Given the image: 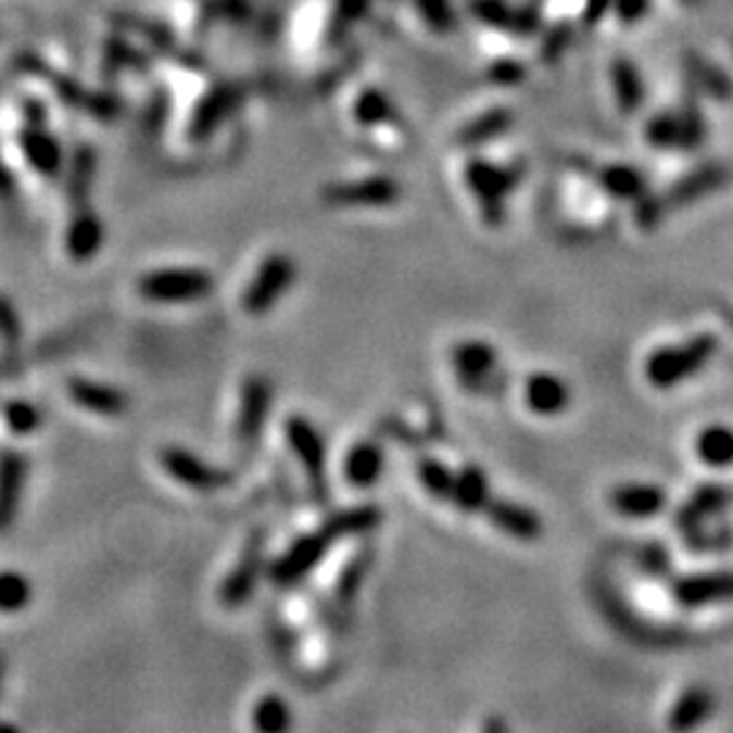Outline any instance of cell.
Here are the masks:
<instances>
[{
  "label": "cell",
  "mask_w": 733,
  "mask_h": 733,
  "mask_svg": "<svg viewBox=\"0 0 733 733\" xmlns=\"http://www.w3.org/2000/svg\"><path fill=\"white\" fill-rule=\"evenodd\" d=\"M715 347L717 342L711 334H698L690 342H682V345L657 347L646 362V378L655 389H673L684 378L698 372L711 358Z\"/></svg>",
  "instance_id": "cell-1"
},
{
  "label": "cell",
  "mask_w": 733,
  "mask_h": 733,
  "mask_svg": "<svg viewBox=\"0 0 733 733\" xmlns=\"http://www.w3.org/2000/svg\"><path fill=\"white\" fill-rule=\"evenodd\" d=\"M212 277L204 269H155L139 280V296L155 304H190L212 293Z\"/></svg>",
  "instance_id": "cell-2"
},
{
  "label": "cell",
  "mask_w": 733,
  "mask_h": 733,
  "mask_svg": "<svg viewBox=\"0 0 733 733\" xmlns=\"http://www.w3.org/2000/svg\"><path fill=\"white\" fill-rule=\"evenodd\" d=\"M334 541H337L334 532L326 525H320L318 530L313 532H304L302 538H296V541L271 563L269 581L277 586H296L299 581L307 579V573L315 565L324 563L326 552H329V546Z\"/></svg>",
  "instance_id": "cell-3"
},
{
  "label": "cell",
  "mask_w": 733,
  "mask_h": 733,
  "mask_svg": "<svg viewBox=\"0 0 733 733\" xmlns=\"http://www.w3.org/2000/svg\"><path fill=\"white\" fill-rule=\"evenodd\" d=\"M286 440L296 459L302 462L304 476H307L313 497L318 503H326L329 497V483H326V445L315 424L304 416L286 418Z\"/></svg>",
  "instance_id": "cell-4"
},
{
  "label": "cell",
  "mask_w": 733,
  "mask_h": 733,
  "mask_svg": "<svg viewBox=\"0 0 733 733\" xmlns=\"http://www.w3.org/2000/svg\"><path fill=\"white\" fill-rule=\"evenodd\" d=\"M264 546L266 535L258 527V530L250 532L237 565H233V568L228 570L226 579H223L220 592H217L223 608H242L244 603L253 597L255 586H258L261 581V573H264Z\"/></svg>",
  "instance_id": "cell-5"
},
{
  "label": "cell",
  "mask_w": 733,
  "mask_h": 733,
  "mask_svg": "<svg viewBox=\"0 0 733 733\" xmlns=\"http://www.w3.org/2000/svg\"><path fill=\"white\" fill-rule=\"evenodd\" d=\"M296 280V264L288 255L275 253L264 258L253 280L248 282L242 293V309L248 315H264L275 307L288 291V286Z\"/></svg>",
  "instance_id": "cell-6"
},
{
  "label": "cell",
  "mask_w": 733,
  "mask_h": 733,
  "mask_svg": "<svg viewBox=\"0 0 733 733\" xmlns=\"http://www.w3.org/2000/svg\"><path fill=\"white\" fill-rule=\"evenodd\" d=\"M161 467L174 481L201 494L220 492L223 486L233 481L231 472L217 465H210V462H204L199 454L182 448V445H166L161 451Z\"/></svg>",
  "instance_id": "cell-7"
},
{
  "label": "cell",
  "mask_w": 733,
  "mask_h": 733,
  "mask_svg": "<svg viewBox=\"0 0 733 733\" xmlns=\"http://www.w3.org/2000/svg\"><path fill=\"white\" fill-rule=\"evenodd\" d=\"M271 383L264 375H250L242 386V396H239V413H237V438L239 443L253 445L264 432L266 416L271 407Z\"/></svg>",
  "instance_id": "cell-8"
},
{
  "label": "cell",
  "mask_w": 733,
  "mask_h": 733,
  "mask_svg": "<svg viewBox=\"0 0 733 733\" xmlns=\"http://www.w3.org/2000/svg\"><path fill=\"white\" fill-rule=\"evenodd\" d=\"M27 459L20 451H3L0 454V535L14 527L20 516L22 494L27 481Z\"/></svg>",
  "instance_id": "cell-9"
},
{
  "label": "cell",
  "mask_w": 733,
  "mask_h": 733,
  "mask_svg": "<svg viewBox=\"0 0 733 733\" xmlns=\"http://www.w3.org/2000/svg\"><path fill=\"white\" fill-rule=\"evenodd\" d=\"M68 396L85 410L96 413V416L117 418L128 410V394L114 386L96 383L87 378H71L68 380Z\"/></svg>",
  "instance_id": "cell-10"
},
{
  "label": "cell",
  "mask_w": 733,
  "mask_h": 733,
  "mask_svg": "<svg viewBox=\"0 0 733 733\" xmlns=\"http://www.w3.org/2000/svg\"><path fill=\"white\" fill-rule=\"evenodd\" d=\"M673 595L682 606L698 608L709 606V603L733 601V573H700L687 576V579L677 581Z\"/></svg>",
  "instance_id": "cell-11"
},
{
  "label": "cell",
  "mask_w": 733,
  "mask_h": 733,
  "mask_svg": "<svg viewBox=\"0 0 733 733\" xmlns=\"http://www.w3.org/2000/svg\"><path fill=\"white\" fill-rule=\"evenodd\" d=\"M400 190L389 177H369L362 182L334 185L326 190V199L340 206H383L396 201Z\"/></svg>",
  "instance_id": "cell-12"
},
{
  "label": "cell",
  "mask_w": 733,
  "mask_h": 733,
  "mask_svg": "<svg viewBox=\"0 0 733 733\" xmlns=\"http://www.w3.org/2000/svg\"><path fill=\"white\" fill-rule=\"evenodd\" d=\"M668 497L655 483H622L611 492V505L628 519H652L666 508Z\"/></svg>",
  "instance_id": "cell-13"
},
{
  "label": "cell",
  "mask_w": 733,
  "mask_h": 733,
  "mask_svg": "<svg viewBox=\"0 0 733 733\" xmlns=\"http://www.w3.org/2000/svg\"><path fill=\"white\" fill-rule=\"evenodd\" d=\"M483 514L492 519L494 527H500V530L510 538L535 541V538L541 535V519H538V514L519 503H510V500H489V503L483 505Z\"/></svg>",
  "instance_id": "cell-14"
},
{
  "label": "cell",
  "mask_w": 733,
  "mask_h": 733,
  "mask_svg": "<svg viewBox=\"0 0 733 733\" xmlns=\"http://www.w3.org/2000/svg\"><path fill=\"white\" fill-rule=\"evenodd\" d=\"M525 402L538 416H554L568 407L570 391L559 375L535 372L525 380Z\"/></svg>",
  "instance_id": "cell-15"
},
{
  "label": "cell",
  "mask_w": 733,
  "mask_h": 733,
  "mask_svg": "<svg viewBox=\"0 0 733 733\" xmlns=\"http://www.w3.org/2000/svg\"><path fill=\"white\" fill-rule=\"evenodd\" d=\"M715 715V695L706 687H690L673 704L668 715V725L673 733H693Z\"/></svg>",
  "instance_id": "cell-16"
},
{
  "label": "cell",
  "mask_w": 733,
  "mask_h": 733,
  "mask_svg": "<svg viewBox=\"0 0 733 733\" xmlns=\"http://www.w3.org/2000/svg\"><path fill=\"white\" fill-rule=\"evenodd\" d=\"M383 445L375 440H362L345 456V481L356 489H369L383 476Z\"/></svg>",
  "instance_id": "cell-17"
},
{
  "label": "cell",
  "mask_w": 733,
  "mask_h": 733,
  "mask_svg": "<svg viewBox=\"0 0 733 733\" xmlns=\"http://www.w3.org/2000/svg\"><path fill=\"white\" fill-rule=\"evenodd\" d=\"M494 362H497V353H494V347L486 345V342L470 340L454 347L456 372H459L462 383L465 386H476L481 383L486 375H492Z\"/></svg>",
  "instance_id": "cell-18"
},
{
  "label": "cell",
  "mask_w": 733,
  "mask_h": 733,
  "mask_svg": "<svg viewBox=\"0 0 733 733\" xmlns=\"http://www.w3.org/2000/svg\"><path fill=\"white\" fill-rule=\"evenodd\" d=\"M451 500L459 505L465 514H476L483 510L489 503V481L483 476L481 467L467 465L459 476H454V486H451Z\"/></svg>",
  "instance_id": "cell-19"
},
{
  "label": "cell",
  "mask_w": 733,
  "mask_h": 733,
  "mask_svg": "<svg viewBox=\"0 0 733 733\" xmlns=\"http://www.w3.org/2000/svg\"><path fill=\"white\" fill-rule=\"evenodd\" d=\"M101 242H103V228L96 215L85 212V215L74 217V223L68 226V233H65V248H68L71 258L87 261L90 255L98 253Z\"/></svg>",
  "instance_id": "cell-20"
},
{
  "label": "cell",
  "mask_w": 733,
  "mask_h": 733,
  "mask_svg": "<svg viewBox=\"0 0 733 733\" xmlns=\"http://www.w3.org/2000/svg\"><path fill=\"white\" fill-rule=\"evenodd\" d=\"M253 728L255 733H291L293 715L288 700L277 693H266L264 698H258L253 709Z\"/></svg>",
  "instance_id": "cell-21"
},
{
  "label": "cell",
  "mask_w": 733,
  "mask_h": 733,
  "mask_svg": "<svg viewBox=\"0 0 733 733\" xmlns=\"http://www.w3.org/2000/svg\"><path fill=\"white\" fill-rule=\"evenodd\" d=\"M324 525L334 532L337 541H342V538L362 535V532L375 530L380 525V510L375 505H353V508L329 516Z\"/></svg>",
  "instance_id": "cell-22"
},
{
  "label": "cell",
  "mask_w": 733,
  "mask_h": 733,
  "mask_svg": "<svg viewBox=\"0 0 733 733\" xmlns=\"http://www.w3.org/2000/svg\"><path fill=\"white\" fill-rule=\"evenodd\" d=\"M700 462L711 467H725L733 462V429L728 427H706L695 440Z\"/></svg>",
  "instance_id": "cell-23"
},
{
  "label": "cell",
  "mask_w": 733,
  "mask_h": 733,
  "mask_svg": "<svg viewBox=\"0 0 733 733\" xmlns=\"http://www.w3.org/2000/svg\"><path fill=\"white\" fill-rule=\"evenodd\" d=\"M725 503H728V492L722 486H700L698 492L693 494V500H690V503L679 510L677 521L682 527H687V530H693V527H698L706 516L715 514V510L722 508Z\"/></svg>",
  "instance_id": "cell-24"
},
{
  "label": "cell",
  "mask_w": 733,
  "mask_h": 733,
  "mask_svg": "<svg viewBox=\"0 0 733 733\" xmlns=\"http://www.w3.org/2000/svg\"><path fill=\"white\" fill-rule=\"evenodd\" d=\"M33 584L22 570L5 568L0 570V611L16 614L30 606Z\"/></svg>",
  "instance_id": "cell-25"
},
{
  "label": "cell",
  "mask_w": 733,
  "mask_h": 733,
  "mask_svg": "<svg viewBox=\"0 0 733 733\" xmlns=\"http://www.w3.org/2000/svg\"><path fill=\"white\" fill-rule=\"evenodd\" d=\"M470 185L483 204H500V195L508 190V174H503L494 166H472L470 168Z\"/></svg>",
  "instance_id": "cell-26"
},
{
  "label": "cell",
  "mask_w": 733,
  "mask_h": 733,
  "mask_svg": "<svg viewBox=\"0 0 733 733\" xmlns=\"http://www.w3.org/2000/svg\"><path fill=\"white\" fill-rule=\"evenodd\" d=\"M418 478H421L424 489H427L432 497L445 500L451 497V486H454V472L443 465V462L432 459V456H424L418 462Z\"/></svg>",
  "instance_id": "cell-27"
},
{
  "label": "cell",
  "mask_w": 733,
  "mask_h": 733,
  "mask_svg": "<svg viewBox=\"0 0 733 733\" xmlns=\"http://www.w3.org/2000/svg\"><path fill=\"white\" fill-rule=\"evenodd\" d=\"M3 421L9 432L14 434H33L41 429V410L25 400H14L3 407Z\"/></svg>",
  "instance_id": "cell-28"
},
{
  "label": "cell",
  "mask_w": 733,
  "mask_h": 733,
  "mask_svg": "<svg viewBox=\"0 0 733 733\" xmlns=\"http://www.w3.org/2000/svg\"><path fill=\"white\" fill-rule=\"evenodd\" d=\"M614 87H617V101L622 103L624 109H635L639 106L641 96H644V85H641L639 74H635L633 63L628 60H619L614 63Z\"/></svg>",
  "instance_id": "cell-29"
},
{
  "label": "cell",
  "mask_w": 733,
  "mask_h": 733,
  "mask_svg": "<svg viewBox=\"0 0 733 733\" xmlns=\"http://www.w3.org/2000/svg\"><path fill=\"white\" fill-rule=\"evenodd\" d=\"M25 152H27V161H30L33 166L38 168V172H43V174L58 172L60 150H58V144L49 139V136L33 130V134L27 136V141H25Z\"/></svg>",
  "instance_id": "cell-30"
},
{
  "label": "cell",
  "mask_w": 733,
  "mask_h": 733,
  "mask_svg": "<svg viewBox=\"0 0 733 733\" xmlns=\"http://www.w3.org/2000/svg\"><path fill=\"white\" fill-rule=\"evenodd\" d=\"M367 568H369V554H358L356 559H351V563L342 568V576L337 579V601L340 603H351L353 597H356L358 586H362L364 576H367Z\"/></svg>",
  "instance_id": "cell-31"
},
{
  "label": "cell",
  "mask_w": 733,
  "mask_h": 733,
  "mask_svg": "<svg viewBox=\"0 0 733 733\" xmlns=\"http://www.w3.org/2000/svg\"><path fill=\"white\" fill-rule=\"evenodd\" d=\"M603 182H606V190H611L619 199H630V195H635L641 190L639 174L628 166L608 168V172L603 174Z\"/></svg>",
  "instance_id": "cell-32"
},
{
  "label": "cell",
  "mask_w": 733,
  "mask_h": 733,
  "mask_svg": "<svg viewBox=\"0 0 733 733\" xmlns=\"http://www.w3.org/2000/svg\"><path fill=\"white\" fill-rule=\"evenodd\" d=\"M389 114L391 106L389 101H386V96H380V92H364V96L358 98L356 117L362 119V123H386Z\"/></svg>",
  "instance_id": "cell-33"
},
{
  "label": "cell",
  "mask_w": 733,
  "mask_h": 733,
  "mask_svg": "<svg viewBox=\"0 0 733 733\" xmlns=\"http://www.w3.org/2000/svg\"><path fill=\"white\" fill-rule=\"evenodd\" d=\"M20 337H22L20 315H16L14 304H11L9 299L0 296V340H5V342H11V345H14Z\"/></svg>",
  "instance_id": "cell-34"
},
{
  "label": "cell",
  "mask_w": 733,
  "mask_h": 733,
  "mask_svg": "<svg viewBox=\"0 0 733 733\" xmlns=\"http://www.w3.org/2000/svg\"><path fill=\"white\" fill-rule=\"evenodd\" d=\"M617 14L622 16V20L633 22V20H641L646 11V0H617Z\"/></svg>",
  "instance_id": "cell-35"
},
{
  "label": "cell",
  "mask_w": 733,
  "mask_h": 733,
  "mask_svg": "<svg viewBox=\"0 0 733 733\" xmlns=\"http://www.w3.org/2000/svg\"><path fill=\"white\" fill-rule=\"evenodd\" d=\"M483 733H505V722L500 720V717H492V720H486V725H483Z\"/></svg>",
  "instance_id": "cell-36"
},
{
  "label": "cell",
  "mask_w": 733,
  "mask_h": 733,
  "mask_svg": "<svg viewBox=\"0 0 733 733\" xmlns=\"http://www.w3.org/2000/svg\"><path fill=\"white\" fill-rule=\"evenodd\" d=\"M606 5H608V0H590V16H595V14L601 16Z\"/></svg>",
  "instance_id": "cell-37"
},
{
  "label": "cell",
  "mask_w": 733,
  "mask_h": 733,
  "mask_svg": "<svg viewBox=\"0 0 733 733\" xmlns=\"http://www.w3.org/2000/svg\"><path fill=\"white\" fill-rule=\"evenodd\" d=\"M0 733H20L14 722H0Z\"/></svg>",
  "instance_id": "cell-38"
},
{
  "label": "cell",
  "mask_w": 733,
  "mask_h": 733,
  "mask_svg": "<svg viewBox=\"0 0 733 733\" xmlns=\"http://www.w3.org/2000/svg\"><path fill=\"white\" fill-rule=\"evenodd\" d=\"M0 682H3V660H0Z\"/></svg>",
  "instance_id": "cell-39"
}]
</instances>
